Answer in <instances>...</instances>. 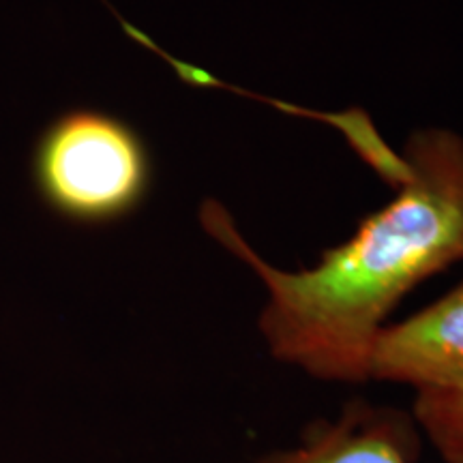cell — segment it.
I'll use <instances>...</instances> for the list:
<instances>
[{
	"mask_svg": "<svg viewBox=\"0 0 463 463\" xmlns=\"http://www.w3.org/2000/svg\"><path fill=\"white\" fill-rule=\"evenodd\" d=\"M402 159L395 198L311 269L269 264L219 202H204V230L264 283L258 326L279 363L317 380L367 382L375 337L392 309L422 281L463 262V137L416 131Z\"/></svg>",
	"mask_w": 463,
	"mask_h": 463,
	"instance_id": "cell-1",
	"label": "cell"
},
{
	"mask_svg": "<svg viewBox=\"0 0 463 463\" xmlns=\"http://www.w3.org/2000/svg\"><path fill=\"white\" fill-rule=\"evenodd\" d=\"M31 176L52 215L75 225H106L129 217L146 200L153 164L129 123L78 108L56 116L37 137Z\"/></svg>",
	"mask_w": 463,
	"mask_h": 463,
	"instance_id": "cell-2",
	"label": "cell"
},
{
	"mask_svg": "<svg viewBox=\"0 0 463 463\" xmlns=\"http://www.w3.org/2000/svg\"><path fill=\"white\" fill-rule=\"evenodd\" d=\"M369 380L414 391L463 384V281L419 314L382 328L369 361Z\"/></svg>",
	"mask_w": 463,
	"mask_h": 463,
	"instance_id": "cell-3",
	"label": "cell"
},
{
	"mask_svg": "<svg viewBox=\"0 0 463 463\" xmlns=\"http://www.w3.org/2000/svg\"><path fill=\"white\" fill-rule=\"evenodd\" d=\"M420 431L412 414L350 402L335 419H317L297 442L247 463H414Z\"/></svg>",
	"mask_w": 463,
	"mask_h": 463,
	"instance_id": "cell-4",
	"label": "cell"
},
{
	"mask_svg": "<svg viewBox=\"0 0 463 463\" xmlns=\"http://www.w3.org/2000/svg\"><path fill=\"white\" fill-rule=\"evenodd\" d=\"M412 419L444 463H463V384L416 391Z\"/></svg>",
	"mask_w": 463,
	"mask_h": 463,
	"instance_id": "cell-5",
	"label": "cell"
}]
</instances>
